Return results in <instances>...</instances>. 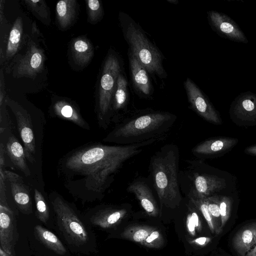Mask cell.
Instances as JSON below:
<instances>
[{"label":"cell","instance_id":"obj_7","mask_svg":"<svg viewBox=\"0 0 256 256\" xmlns=\"http://www.w3.org/2000/svg\"><path fill=\"white\" fill-rule=\"evenodd\" d=\"M45 56L43 50L32 40L28 43L26 54L12 67L14 77H28L34 79L44 68Z\"/></svg>","mask_w":256,"mask_h":256},{"label":"cell","instance_id":"obj_24","mask_svg":"<svg viewBox=\"0 0 256 256\" xmlns=\"http://www.w3.org/2000/svg\"><path fill=\"white\" fill-rule=\"evenodd\" d=\"M76 5L75 0H62L57 3L56 19L61 28L66 29L70 26L76 17Z\"/></svg>","mask_w":256,"mask_h":256},{"label":"cell","instance_id":"obj_8","mask_svg":"<svg viewBox=\"0 0 256 256\" xmlns=\"http://www.w3.org/2000/svg\"><path fill=\"white\" fill-rule=\"evenodd\" d=\"M6 102L16 116L26 158L34 164L36 161V146L30 116L26 110L14 100L7 98Z\"/></svg>","mask_w":256,"mask_h":256},{"label":"cell","instance_id":"obj_5","mask_svg":"<svg viewBox=\"0 0 256 256\" xmlns=\"http://www.w3.org/2000/svg\"><path fill=\"white\" fill-rule=\"evenodd\" d=\"M120 20L124 38L132 53L148 73L160 78H166L162 56L141 27L125 13L120 14Z\"/></svg>","mask_w":256,"mask_h":256},{"label":"cell","instance_id":"obj_30","mask_svg":"<svg viewBox=\"0 0 256 256\" xmlns=\"http://www.w3.org/2000/svg\"><path fill=\"white\" fill-rule=\"evenodd\" d=\"M24 2L29 8L34 13L36 14L40 19L50 21L48 8L44 0H25Z\"/></svg>","mask_w":256,"mask_h":256},{"label":"cell","instance_id":"obj_29","mask_svg":"<svg viewBox=\"0 0 256 256\" xmlns=\"http://www.w3.org/2000/svg\"><path fill=\"white\" fill-rule=\"evenodd\" d=\"M190 199L203 215L212 232L219 234V226L210 214L205 198L190 197Z\"/></svg>","mask_w":256,"mask_h":256},{"label":"cell","instance_id":"obj_20","mask_svg":"<svg viewBox=\"0 0 256 256\" xmlns=\"http://www.w3.org/2000/svg\"><path fill=\"white\" fill-rule=\"evenodd\" d=\"M234 250L240 256L246 254L256 245V222L246 225L234 234L233 240Z\"/></svg>","mask_w":256,"mask_h":256},{"label":"cell","instance_id":"obj_21","mask_svg":"<svg viewBox=\"0 0 256 256\" xmlns=\"http://www.w3.org/2000/svg\"><path fill=\"white\" fill-rule=\"evenodd\" d=\"M5 150L13 164L26 176H30V172L26 164L24 150L14 136L8 138Z\"/></svg>","mask_w":256,"mask_h":256},{"label":"cell","instance_id":"obj_34","mask_svg":"<svg viewBox=\"0 0 256 256\" xmlns=\"http://www.w3.org/2000/svg\"><path fill=\"white\" fill-rule=\"evenodd\" d=\"M186 225L188 232L192 236L196 235V230L199 232L202 230L200 220L198 216L195 212H192L188 215Z\"/></svg>","mask_w":256,"mask_h":256},{"label":"cell","instance_id":"obj_9","mask_svg":"<svg viewBox=\"0 0 256 256\" xmlns=\"http://www.w3.org/2000/svg\"><path fill=\"white\" fill-rule=\"evenodd\" d=\"M184 86L192 110L206 121L214 124H221L218 112L195 83L187 78Z\"/></svg>","mask_w":256,"mask_h":256},{"label":"cell","instance_id":"obj_12","mask_svg":"<svg viewBox=\"0 0 256 256\" xmlns=\"http://www.w3.org/2000/svg\"><path fill=\"white\" fill-rule=\"evenodd\" d=\"M190 181V197L205 198L226 187L222 179L214 175L193 172H188Z\"/></svg>","mask_w":256,"mask_h":256},{"label":"cell","instance_id":"obj_38","mask_svg":"<svg viewBox=\"0 0 256 256\" xmlns=\"http://www.w3.org/2000/svg\"><path fill=\"white\" fill-rule=\"evenodd\" d=\"M244 256H256V245L251 248Z\"/></svg>","mask_w":256,"mask_h":256},{"label":"cell","instance_id":"obj_37","mask_svg":"<svg viewBox=\"0 0 256 256\" xmlns=\"http://www.w3.org/2000/svg\"><path fill=\"white\" fill-rule=\"evenodd\" d=\"M245 152L248 154L256 156V145L248 147Z\"/></svg>","mask_w":256,"mask_h":256},{"label":"cell","instance_id":"obj_1","mask_svg":"<svg viewBox=\"0 0 256 256\" xmlns=\"http://www.w3.org/2000/svg\"><path fill=\"white\" fill-rule=\"evenodd\" d=\"M158 140L128 145L86 146L62 158L58 170L70 193L82 202L100 200L124 164Z\"/></svg>","mask_w":256,"mask_h":256},{"label":"cell","instance_id":"obj_28","mask_svg":"<svg viewBox=\"0 0 256 256\" xmlns=\"http://www.w3.org/2000/svg\"><path fill=\"white\" fill-rule=\"evenodd\" d=\"M155 228L148 226H133L125 228L120 236L141 244Z\"/></svg>","mask_w":256,"mask_h":256},{"label":"cell","instance_id":"obj_33","mask_svg":"<svg viewBox=\"0 0 256 256\" xmlns=\"http://www.w3.org/2000/svg\"><path fill=\"white\" fill-rule=\"evenodd\" d=\"M164 242V240L162 234L156 228L141 244L148 248H158L163 245Z\"/></svg>","mask_w":256,"mask_h":256},{"label":"cell","instance_id":"obj_35","mask_svg":"<svg viewBox=\"0 0 256 256\" xmlns=\"http://www.w3.org/2000/svg\"><path fill=\"white\" fill-rule=\"evenodd\" d=\"M208 210L216 221V219L220 218V196H212L205 198Z\"/></svg>","mask_w":256,"mask_h":256},{"label":"cell","instance_id":"obj_32","mask_svg":"<svg viewBox=\"0 0 256 256\" xmlns=\"http://www.w3.org/2000/svg\"><path fill=\"white\" fill-rule=\"evenodd\" d=\"M86 6L89 21L92 24L98 22L102 16V8L98 0H86Z\"/></svg>","mask_w":256,"mask_h":256},{"label":"cell","instance_id":"obj_6","mask_svg":"<svg viewBox=\"0 0 256 256\" xmlns=\"http://www.w3.org/2000/svg\"><path fill=\"white\" fill-rule=\"evenodd\" d=\"M120 72L118 58L115 54H110L103 66L98 92V119L99 125L103 128H106L110 121L112 98Z\"/></svg>","mask_w":256,"mask_h":256},{"label":"cell","instance_id":"obj_31","mask_svg":"<svg viewBox=\"0 0 256 256\" xmlns=\"http://www.w3.org/2000/svg\"><path fill=\"white\" fill-rule=\"evenodd\" d=\"M232 200L230 198L226 196H220V224L219 228L220 234L222 232L227 221L230 218L232 209Z\"/></svg>","mask_w":256,"mask_h":256},{"label":"cell","instance_id":"obj_17","mask_svg":"<svg viewBox=\"0 0 256 256\" xmlns=\"http://www.w3.org/2000/svg\"><path fill=\"white\" fill-rule=\"evenodd\" d=\"M128 55L130 74L135 89L142 96H150L152 87L148 72L130 51L128 52Z\"/></svg>","mask_w":256,"mask_h":256},{"label":"cell","instance_id":"obj_15","mask_svg":"<svg viewBox=\"0 0 256 256\" xmlns=\"http://www.w3.org/2000/svg\"><path fill=\"white\" fill-rule=\"evenodd\" d=\"M4 174L6 180L10 183L12 196L18 210L24 214H32V206L30 190L22 178L10 170H4Z\"/></svg>","mask_w":256,"mask_h":256},{"label":"cell","instance_id":"obj_2","mask_svg":"<svg viewBox=\"0 0 256 256\" xmlns=\"http://www.w3.org/2000/svg\"><path fill=\"white\" fill-rule=\"evenodd\" d=\"M50 200L54 212V230L68 250L90 255L98 252L96 234L84 215L72 204L58 194H51Z\"/></svg>","mask_w":256,"mask_h":256},{"label":"cell","instance_id":"obj_18","mask_svg":"<svg viewBox=\"0 0 256 256\" xmlns=\"http://www.w3.org/2000/svg\"><path fill=\"white\" fill-rule=\"evenodd\" d=\"M236 142V139L226 137L210 138L196 145L192 152L198 157L214 155L230 149Z\"/></svg>","mask_w":256,"mask_h":256},{"label":"cell","instance_id":"obj_36","mask_svg":"<svg viewBox=\"0 0 256 256\" xmlns=\"http://www.w3.org/2000/svg\"><path fill=\"white\" fill-rule=\"evenodd\" d=\"M211 238L209 237H200L190 240L189 242L191 244H194L200 246H204L211 242Z\"/></svg>","mask_w":256,"mask_h":256},{"label":"cell","instance_id":"obj_10","mask_svg":"<svg viewBox=\"0 0 256 256\" xmlns=\"http://www.w3.org/2000/svg\"><path fill=\"white\" fill-rule=\"evenodd\" d=\"M127 213L128 210L124 208L100 206L88 210L84 216L92 228L106 230L118 224Z\"/></svg>","mask_w":256,"mask_h":256},{"label":"cell","instance_id":"obj_11","mask_svg":"<svg viewBox=\"0 0 256 256\" xmlns=\"http://www.w3.org/2000/svg\"><path fill=\"white\" fill-rule=\"evenodd\" d=\"M17 216L9 206L0 204V248L14 256L15 245L18 238Z\"/></svg>","mask_w":256,"mask_h":256},{"label":"cell","instance_id":"obj_19","mask_svg":"<svg viewBox=\"0 0 256 256\" xmlns=\"http://www.w3.org/2000/svg\"><path fill=\"white\" fill-rule=\"evenodd\" d=\"M34 234L36 240L58 256H69L68 248L60 238L46 227L37 224L34 226Z\"/></svg>","mask_w":256,"mask_h":256},{"label":"cell","instance_id":"obj_3","mask_svg":"<svg viewBox=\"0 0 256 256\" xmlns=\"http://www.w3.org/2000/svg\"><path fill=\"white\" fill-rule=\"evenodd\" d=\"M176 116L168 112L154 111L139 114L124 120L104 139L118 145L162 138L174 124Z\"/></svg>","mask_w":256,"mask_h":256},{"label":"cell","instance_id":"obj_27","mask_svg":"<svg viewBox=\"0 0 256 256\" xmlns=\"http://www.w3.org/2000/svg\"><path fill=\"white\" fill-rule=\"evenodd\" d=\"M34 199L37 218L48 228L54 230V222L50 218L49 206L44 197L36 188L34 189Z\"/></svg>","mask_w":256,"mask_h":256},{"label":"cell","instance_id":"obj_22","mask_svg":"<svg viewBox=\"0 0 256 256\" xmlns=\"http://www.w3.org/2000/svg\"><path fill=\"white\" fill-rule=\"evenodd\" d=\"M55 114L60 118L70 121L86 130L89 126L82 118L78 111L72 105L64 100H58L53 106Z\"/></svg>","mask_w":256,"mask_h":256},{"label":"cell","instance_id":"obj_23","mask_svg":"<svg viewBox=\"0 0 256 256\" xmlns=\"http://www.w3.org/2000/svg\"><path fill=\"white\" fill-rule=\"evenodd\" d=\"M72 50L74 62L80 66L88 64L94 55L92 45L84 38H79L74 40Z\"/></svg>","mask_w":256,"mask_h":256},{"label":"cell","instance_id":"obj_39","mask_svg":"<svg viewBox=\"0 0 256 256\" xmlns=\"http://www.w3.org/2000/svg\"><path fill=\"white\" fill-rule=\"evenodd\" d=\"M0 256H14L5 252L2 248H0Z\"/></svg>","mask_w":256,"mask_h":256},{"label":"cell","instance_id":"obj_13","mask_svg":"<svg viewBox=\"0 0 256 256\" xmlns=\"http://www.w3.org/2000/svg\"><path fill=\"white\" fill-rule=\"evenodd\" d=\"M212 28L219 36L230 40L247 44L248 40L237 24L228 15L214 10L208 12Z\"/></svg>","mask_w":256,"mask_h":256},{"label":"cell","instance_id":"obj_14","mask_svg":"<svg viewBox=\"0 0 256 256\" xmlns=\"http://www.w3.org/2000/svg\"><path fill=\"white\" fill-rule=\"evenodd\" d=\"M230 116L235 122L252 124L256 122V94L250 92L241 93L232 102Z\"/></svg>","mask_w":256,"mask_h":256},{"label":"cell","instance_id":"obj_25","mask_svg":"<svg viewBox=\"0 0 256 256\" xmlns=\"http://www.w3.org/2000/svg\"><path fill=\"white\" fill-rule=\"evenodd\" d=\"M23 26L21 17L16 20L10 32L6 52V60H10L18 52L22 35Z\"/></svg>","mask_w":256,"mask_h":256},{"label":"cell","instance_id":"obj_26","mask_svg":"<svg viewBox=\"0 0 256 256\" xmlns=\"http://www.w3.org/2000/svg\"><path fill=\"white\" fill-rule=\"evenodd\" d=\"M128 82L125 76L120 72L117 78L113 96L112 110L118 113L124 110L128 100Z\"/></svg>","mask_w":256,"mask_h":256},{"label":"cell","instance_id":"obj_16","mask_svg":"<svg viewBox=\"0 0 256 256\" xmlns=\"http://www.w3.org/2000/svg\"><path fill=\"white\" fill-rule=\"evenodd\" d=\"M127 192L134 194L146 214L156 217L160 214L156 202L149 186L144 182L136 180L128 186Z\"/></svg>","mask_w":256,"mask_h":256},{"label":"cell","instance_id":"obj_4","mask_svg":"<svg viewBox=\"0 0 256 256\" xmlns=\"http://www.w3.org/2000/svg\"><path fill=\"white\" fill-rule=\"evenodd\" d=\"M179 150L173 144L161 147L152 156L150 168L160 207L174 206L181 200L178 172Z\"/></svg>","mask_w":256,"mask_h":256}]
</instances>
